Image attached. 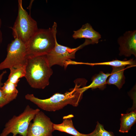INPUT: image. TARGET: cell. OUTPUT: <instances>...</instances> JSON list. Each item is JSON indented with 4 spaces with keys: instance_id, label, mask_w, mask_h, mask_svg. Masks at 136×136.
<instances>
[{
    "instance_id": "cell-1",
    "label": "cell",
    "mask_w": 136,
    "mask_h": 136,
    "mask_svg": "<svg viewBox=\"0 0 136 136\" xmlns=\"http://www.w3.org/2000/svg\"><path fill=\"white\" fill-rule=\"evenodd\" d=\"M81 80L80 79L76 80L74 87L63 94L56 93L50 98L44 99L37 97L33 94H27L25 98L41 109L47 111L58 110L68 105L77 107L82 98L83 92L81 87L85 86L86 83L81 82Z\"/></svg>"
},
{
    "instance_id": "cell-2",
    "label": "cell",
    "mask_w": 136,
    "mask_h": 136,
    "mask_svg": "<svg viewBox=\"0 0 136 136\" xmlns=\"http://www.w3.org/2000/svg\"><path fill=\"white\" fill-rule=\"evenodd\" d=\"M24 77L31 87L43 89L49 84L53 72L44 55L28 57Z\"/></svg>"
},
{
    "instance_id": "cell-3",
    "label": "cell",
    "mask_w": 136,
    "mask_h": 136,
    "mask_svg": "<svg viewBox=\"0 0 136 136\" xmlns=\"http://www.w3.org/2000/svg\"><path fill=\"white\" fill-rule=\"evenodd\" d=\"M57 24L48 29H38L26 43L28 57L46 55L54 47L57 40Z\"/></svg>"
},
{
    "instance_id": "cell-4",
    "label": "cell",
    "mask_w": 136,
    "mask_h": 136,
    "mask_svg": "<svg viewBox=\"0 0 136 136\" xmlns=\"http://www.w3.org/2000/svg\"><path fill=\"white\" fill-rule=\"evenodd\" d=\"M11 28L14 39L18 38L25 43L39 29L36 21L23 8L21 0L18 1L17 16Z\"/></svg>"
},
{
    "instance_id": "cell-5",
    "label": "cell",
    "mask_w": 136,
    "mask_h": 136,
    "mask_svg": "<svg viewBox=\"0 0 136 136\" xmlns=\"http://www.w3.org/2000/svg\"><path fill=\"white\" fill-rule=\"evenodd\" d=\"M40 111L27 105L23 111L18 116H14L5 124L0 136H7L10 133L26 136L28 126L35 115Z\"/></svg>"
},
{
    "instance_id": "cell-6",
    "label": "cell",
    "mask_w": 136,
    "mask_h": 136,
    "mask_svg": "<svg viewBox=\"0 0 136 136\" xmlns=\"http://www.w3.org/2000/svg\"><path fill=\"white\" fill-rule=\"evenodd\" d=\"M7 50L6 57L0 63V70L25 65L28 57L26 43L18 38L14 39L8 45Z\"/></svg>"
},
{
    "instance_id": "cell-7",
    "label": "cell",
    "mask_w": 136,
    "mask_h": 136,
    "mask_svg": "<svg viewBox=\"0 0 136 136\" xmlns=\"http://www.w3.org/2000/svg\"><path fill=\"white\" fill-rule=\"evenodd\" d=\"M87 45V43L85 41L78 47L71 48L59 44L56 40L54 47L46 55L49 65L51 67L54 65H58L66 67L67 62L75 59L76 52Z\"/></svg>"
},
{
    "instance_id": "cell-8",
    "label": "cell",
    "mask_w": 136,
    "mask_h": 136,
    "mask_svg": "<svg viewBox=\"0 0 136 136\" xmlns=\"http://www.w3.org/2000/svg\"><path fill=\"white\" fill-rule=\"evenodd\" d=\"M28 126L26 136H52L53 123L43 112L35 115Z\"/></svg>"
},
{
    "instance_id": "cell-9",
    "label": "cell",
    "mask_w": 136,
    "mask_h": 136,
    "mask_svg": "<svg viewBox=\"0 0 136 136\" xmlns=\"http://www.w3.org/2000/svg\"><path fill=\"white\" fill-rule=\"evenodd\" d=\"M120 45L119 48L120 56L129 57L133 55L136 56V31H127L118 40Z\"/></svg>"
},
{
    "instance_id": "cell-10",
    "label": "cell",
    "mask_w": 136,
    "mask_h": 136,
    "mask_svg": "<svg viewBox=\"0 0 136 136\" xmlns=\"http://www.w3.org/2000/svg\"><path fill=\"white\" fill-rule=\"evenodd\" d=\"M73 32L72 37L74 39L85 38L90 40L92 44L98 43L101 37L100 34L88 23L83 25L80 29Z\"/></svg>"
},
{
    "instance_id": "cell-11",
    "label": "cell",
    "mask_w": 136,
    "mask_h": 136,
    "mask_svg": "<svg viewBox=\"0 0 136 136\" xmlns=\"http://www.w3.org/2000/svg\"><path fill=\"white\" fill-rule=\"evenodd\" d=\"M73 117V115H69L63 117V121L61 123L58 124L53 123L54 130L64 132L74 136H84L85 134L80 133L75 128L72 119Z\"/></svg>"
},
{
    "instance_id": "cell-12",
    "label": "cell",
    "mask_w": 136,
    "mask_h": 136,
    "mask_svg": "<svg viewBox=\"0 0 136 136\" xmlns=\"http://www.w3.org/2000/svg\"><path fill=\"white\" fill-rule=\"evenodd\" d=\"M125 66H112V71L107 81V84L115 85L119 89H121L125 83V78L124 74Z\"/></svg>"
},
{
    "instance_id": "cell-13",
    "label": "cell",
    "mask_w": 136,
    "mask_h": 136,
    "mask_svg": "<svg viewBox=\"0 0 136 136\" xmlns=\"http://www.w3.org/2000/svg\"><path fill=\"white\" fill-rule=\"evenodd\" d=\"M110 75V73L105 74L100 72L98 74L93 77L90 84L87 86L81 88L82 91L84 92L89 88L93 89L98 88L101 90H103L106 87L107 79Z\"/></svg>"
},
{
    "instance_id": "cell-14",
    "label": "cell",
    "mask_w": 136,
    "mask_h": 136,
    "mask_svg": "<svg viewBox=\"0 0 136 136\" xmlns=\"http://www.w3.org/2000/svg\"><path fill=\"white\" fill-rule=\"evenodd\" d=\"M120 120L119 131L123 133L128 132L136 122V110L126 114H122Z\"/></svg>"
},
{
    "instance_id": "cell-15",
    "label": "cell",
    "mask_w": 136,
    "mask_h": 136,
    "mask_svg": "<svg viewBox=\"0 0 136 136\" xmlns=\"http://www.w3.org/2000/svg\"><path fill=\"white\" fill-rule=\"evenodd\" d=\"M17 84L7 80L1 88L5 97L10 102L16 99L18 95Z\"/></svg>"
},
{
    "instance_id": "cell-16",
    "label": "cell",
    "mask_w": 136,
    "mask_h": 136,
    "mask_svg": "<svg viewBox=\"0 0 136 136\" xmlns=\"http://www.w3.org/2000/svg\"><path fill=\"white\" fill-rule=\"evenodd\" d=\"M82 64H84L94 66L98 65H109L113 67H118L122 66H125L129 65L131 66L135 65L136 62L135 60L133 59L129 60H113L111 61L95 63H82Z\"/></svg>"
},
{
    "instance_id": "cell-17",
    "label": "cell",
    "mask_w": 136,
    "mask_h": 136,
    "mask_svg": "<svg viewBox=\"0 0 136 136\" xmlns=\"http://www.w3.org/2000/svg\"><path fill=\"white\" fill-rule=\"evenodd\" d=\"M10 70V73L7 80L12 83L18 84L20 79L25 76V65Z\"/></svg>"
},
{
    "instance_id": "cell-18",
    "label": "cell",
    "mask_w": 136,
    "mask_h": 136,
    "mask_svg": "<svg viewBox=\"0 0 136 136\" xmlns=\"http://www.w3.org/2000/svg\"><path fill=\"white\" fill-rule=\"evenodd\" d=\"M84 136H115L113 132L109 131L104 128L103 125L97 122L94 130L91 133L84 134Z\"/></svg>"
},
{
    "instance_id": "cell-19",
    "label": "cell",
    "mask_w": 136,
    "mask_h": 136,
    "mask_svg": "<svg viewBox=\"0 0 136 136\" xmlns=\"http://www.w3.org/2000/svg\"><path fill=\"white\" fill-rule=\"evenodd\" d=\"M2 87L0 85V108L3 107L10 102L4 95L1 89Z\"/></svg>"
},
{
    "instance_id": "cell-20",
    "label": "cell",
    "mask_w": 136,
    "mask_h": 136,
    "mask_svg": "<svg viewBox=\"0 0 136 136\" xmlns=\"http://www.w3.org/2000/svg\"><path fill=\"white\" fill-rule=\"evenodd\" d=\"M2 25V21L0 18V46H1L3 40L2 33L1 29Z\"/></svg>"
},
{
    "instance_id": "cell-21",
    "label": "cell",
    "mask_w": 136,
    "mask_h": 136,
    "mask_svg": "<svg viewBox=\"0 0 136 136\" xmlns=\"http://www.w3.org/2000/svg\"><path fill=\"white\" fill-rule=\"evenodd\" d=\"M7 72L6 71H3L2 73L0 75V85H3V84L2 82V80L3 78V77L4 75Z\"/></svg>"
},
{
    "instance_id": "cell-22",
    "label": "cell",
    "mask_w": 136,
    "mask_h": 136,
    "mask_svg": "<svg viewBox=\"0 0 136 136\" xmlns=\"http://www.w3.org/2000/svg\"><path fill=\"white\" fill-rule=\"evenodd\" d=\"M13 136H15V135H13ZM18 136H20V135Z\"/></svg>"
}]
</instances>
